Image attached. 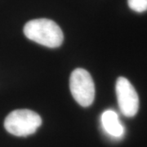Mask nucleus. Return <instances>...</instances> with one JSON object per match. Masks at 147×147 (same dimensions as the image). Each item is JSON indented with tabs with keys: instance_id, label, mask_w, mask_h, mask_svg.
I'll use <instances>...</instances> for the list:
<instances>
[{
	"instance_id": "nucleus-4",
	"label": "nucleus",
	"mask_w": 147,
	"mask_h": 147,
	"mask_svg": "<svg viewBox=\"0 0 147 147\" xmlns=\"http://www.w3.org/2000/svg\"><path fill=\"white\" fill-rule=\"evenodd\" d=\"M115 91L122 114L127 117L136 115L139 109V97L131 83L126 78L119 77L116 82Z\"/></svg>"
},
{
	"instance_id": "nucleus-3",
	"label": "nucleus",
	"mask_w": 147,
	"mask_h": 147,
	"mask_svg": "<svg viewBox=\"0 0 147 147\" xmlns=\"http://www.w3.org/2000/svg\"><path fill=\"white\" fill-rule=\"evenodd\" d=\"M71 94L79 105L88 107L92 104L95 98V85L88 71L82 68L74 70L69 78Z\"/></svg>"
},
{
	"instance_id": "nucleus-5",
	"label": "nucleus",
	"mask_w": 147,
	"mask_h": 147,
	"mask_svg": "<svg viewBox=\"0 0 147 147\" xmlns=\"http://www.w3.org/2000/svg\"><path fill=\"white\" fill-rule=\"evenodd\" d=\"M101 123L105 131L114 137H120L123 134V127L118 115L113 110H106L101 115Z\"/></svg>"
},
{
	"instance_id": "nucleus-1",
	"label": "nucleus",
	"mask_w": 147,
	"mask_h": 147,
	"mask_svg": "<svg viewBox=\"0 0 147 147\" xmlns=\"http://www.w3.org/2000/svg\"><path fill=\"white\" fill-rule=\"evenodd\" d=\"M27 38L42 46L51 48L60 47L64 40L63 32L56 22L49 19H35L24 26Z\"/></svg>"
},
{
	"instance_id": "nucleus-6",
	"label": "nucleus",
	"mask_w": 147,
	"mask_h": 147,
	"mask_svg": "<svg viewBox=\"0 0 147 147\" xmlns=\"http://www.w3.org/2000/svg\"><path fill=\"white\" fill-rule=\"evenodd\" d=\"M128 7L137 12L147 11V0H127Z\"/></svg>"
},
{
	"instance_id": "nucleus-2",
	"label": "nucleus",
	"mask_w": 147,
	"mask_h": 147,
	"mask_svg": "<svg viewBox=\"0 0 147 147\" xmlns=\"http://www.w3.org/2000/svg\"><path fill=\"white\" fill-rule=\"evenodd\" d=\"M42 124V119L36 112L27 109L13 110L6 117L4 127L16 137H27L34 134Z\"/></svg>"
}]
</instances>
